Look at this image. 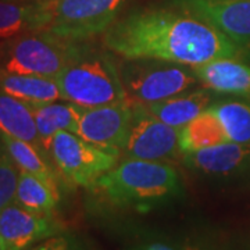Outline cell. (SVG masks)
<instances>
[{
	"mask_svg": "<svg viewBox=\"0 0 250 250\" xmlns=\"http://www.w3.org/2000/svg\"><path fill=\"white\" fill-rule=\"evenodd\" d=\"M103 42L125 60H161L189 67L245 56L217 28L175 4L135 10L108 29Z\"/></svg>",
	"mask_w": 250,
	"mask_h": 250,
	"instance_id": "obj_1",
	"label": "cell"
},
{
	"mask_svg": "<svg viewBox=\"0 0 250 250\" xmlns=\"http://www.w3.org/2000/svg\"><path fill=\"white\" fill-rule=\"evenodd\" d=\"M93 188L110 205L141 210L167 203L182 193L181 177L174 166L129 157L118 161Z\"/></svg>",
	"mask_w": 250,
	"mask_h": 250,
	"instance_id": "obj_2",
	"label": "cell"
},
{
	"mask_svg": "<svg viewBox=\"0 0 250 250\" xmlns=\"http://www.w3.org/2000/svg\"><path fill=\"white\" fill-rule=\"evenodd\" d=\"M86 42L68 41L49 31H36L0 41V74L56 78L86 53Z\"/></svg>",
	"mask_w": 250,
	"mask_h": 250,
	"instance_id": "obj_3",
	"label": "cell"
},
{
	"mask_svg": "<svg viewBox=\"0 0 250 250\" xmlns=\"http://www.w3.org/2000/svg\"><path fill=\"white\" fill-rule=\"evenodd\" d=\"M62 100L81 107L129 102L120 68L108 53L90 47L56 78Z\"/></svg>",
	"mask_w": 250,
	"mask_h": 250,
	"instance_id": "obj_4",
	"label": "cell"
},
{
	"mask_svg": "<svg viewBox=\"0 0 250 250\" xmlns=\"http://www.w3.org/2000/svg\"><path fill=\"white\" fill-rule=\"evenodd\" d=\"M131 0H45L49 25L45 31L54 35L86 42L106 34L120 20Z\"/></svg>",
	"mask_w": 250,
	"mask_h": 250,
	"instance_id": "obj_5",
	"label": "cell"
},
{
	"mask_svg": "<svg viewBox=\"0 0 250 250\" xmlns=\"http://www.w3.org/2000/svg\"><path fill=\"white\" fill-rule=\"evenodd\" d=\"M128 100L134 104H153L196 86L189 65L161 60H126L120 70Z\"/></svg>",
	"mask_w": 250,
	"mask_h": 250,
	"instance_id": "obj_6",
	"label": "cell"
},
{
	"mask_svg": "<svg viewBox=\"0 0 250 250\" xmlns=\"http://www.w3.org/2000/svg\"><path fill=\"white\" fill-rule=\"evenodd\" d=\"M47 152L60 178L82 188H93L121 156L86 142L70 131L56 132Z\"/></svg>",
	"mask_w": 250,
	"mask_h": 250,
	"instance_id": "obj_7",
	"label": "cell"
},
{
	"mask_svg": "<svg viewBox=\"0 0 250 250\" xmlns=\"http://www.w3.org/2000/svg\"><path fill=\"white\" fill-rule=\"evenodd\" d=\"M179 134L181 128H174L160 121L147 111L146 106L134 104V117L123 154L139 160H172L182 154Z\"/></svg>",
	"mask_w": 250,
	"mask_h": 250,
	"instance_id": "obj_8",
	"label": "cell"
},
{
	"mask_svg": "<svg viewBox=\"0 0 250 250\" xmlns=\"http://www.w3.org/2000/svg\"><path fill=\"white\" fill-rule=\"evenodd\" d=\"M132 117L134 103L131 102L82 107L74 134L104 150L123 154Z\"/></svg>",
	"mask_w": 250,
	"mask_h": 250,
	"instance_id": "obj_9",
	"label": "cell"
},
{
	"mask_svg": "<svg viewBox=\"0 0 250 250\" xmlns=\"http://www.w3.org/2000/svg\"><path fill=\"white\" fill-rule=\"evenodd\" d=\"M217 28L242 52L250 54V0H172Z\"/></svg>",
	"mask_w": 250,
	"mask_h": 250,
	"instance_id": "obj_10",
	"label": "cell"
},
{
	"mask_svg": "<svg viewBox=\"0 0 250 250\" xmlns=\"http://www.w3.org/2000/svg\"><path fill=\"white\" fill-rule=\"evenodd\" d=\"M62 231L54 215L38 214L13 202L0 213V250H28Z\"/></svg>",
	"mask_w": 250,
	"mask_h": 250,
	"instance_id": "obj_11",
	"label": "cell"
},
{
	"mask_svg": "<svg viewBox=\"0 0 250 250\" xmlns=\"http://www.w3.org/2000/svg\"><path fill=\"white\" fill-rule=\"evenodd\" d=\"M188 168L213 177H229L250 170V143L225 142L182 154Z\"/></svg>",
	"mask_w": 250,
	"mask_h": 250,
	"instance_id": "obj_12",
	"label": "cell"
},
{
	"mask_svg": "<svg viewBox=\"0 0 250 250\" xmlns=\"http://www.w3.org/2000/svg\"><path fill=\"white\" fill-rule=\"evenodd\" d=\"M203 88L250 99V65L235 57H218L192 67Z\"/></svg>",
	"mask_w": 250,
	"mask_h": 250,
	"instance_id": "obj_13",
	"label": "cell"
},
{
	"mask_svg": "<svg viewBox=\"0 0 250 250\" xmlns=\"http://www.w3.org/2000/svg\"><path fill=\"white\" fill-rule=\"evenodd\" d=\"M49 14L45 0H0V41L28 32L45 31Z\"/></svg>",
	"mask_w": 250,
	"mask_h": 250,
	"instance_id": "obj_14",
	"label": "cell"
},
{
	"mask_svg": "<svg viewBox=\"0 0 250 250\" xmlns=\"http://www.w3.org/2000/svg\"><path fill=\"white\" fill-rule=\"evenodd\" d=\"M211 102V93L207 89L187 90L175 96L147 104V111L156 118L174 128H182L203 113Z\"/></svg>",
	"mask_w": 250,
	"mask_h": 250,
	"instance_id": "obj_15",
	"label": "cell"
},
{
	"mask_svg": "<svg viewBox=\"0 0 250 250\" xmlns=\"http://www.w3.org/2000/svg\"><path fill=\"white\" fill-rule=\"evenodd\" d=\"M27 104L34 114L36 128L46 152L49 150L50 142L56 132L59 131H70L72 134L75 132L77 121L82 110L81 106H77L67 100H64L62 103H57L56 100L47 103H27Z\"/></svg>",
	"mask_w": 250,
	"mask_h": 250,
	"instance_id": "obj_16",
	"label": "cell"
},
{
	"mask_svg": "<svg viewBox=\"0 0 250 250\" xmlns=\"http://www.w3.org/2000/svg\"><path fill=\"white\" fill-rule=\"evenodd\" d=\"M0 134L32 143L46 152L29 106L3 90H0Z\"/></svg>",
	"mask_w": 250,
	"mask_h": 250,
	"instance_id": "obj_17",
	"label": "cell"
},
{
	"mask_svg": "<svg viewBox=\"0 0 250 250\" xmlns=\"http://www.w3.org/2000/svg\"><path fill=\"white\" fill-rule=\"evenodd\" d=\"M0 142L4 146V149L7 150L13 161L17 164L20 171L32 174L59 190L60 175L49 161L47 159L49 154L45 150L36 147L32 143L21 141L6 134H0Z\"/></svg>",
	"mask_w": 250,
	"mask_h": 250,
	"instance_id": "obj_18",
	"label": "cell"
},
{
	"mask_svg": "<svg viewBox=\"0 0 250 250\" xmlns=\"http://www.w3.org/2000/svg\"><path fill=\"white\" fill-rule=\"evenodd\" d=\"M231 142L220 118L207 107L189 124L181 128L179 147L182 154L193 153L220 143Z\"/></svg>",
	"mask_w": 250,
	"mask_h": 250,
	"instance_id": "obj_19",
	"label": "cell"
},
{
	"mask_svg": "<svg viewBox=\"0 0 250 250\" xmlns=\"http://www.w3.org/2000/svg\"><path fill=\"white\" fill-rule=\"evenodd\" d=\"M0 90L25 103H47L62 100L57 82L50 77L0 74Z\"/></svg>",
	"mask_w": 250,
	"mask_h": 250,
	"instance_id": "obj_20",
	"label": "cell"
},
{
	"mask_svg": "<svg viewBox=\"0 0 250 250\" xmlns=\"http://www.w3.org/2000/svg\"><path fill=\"white\" fill-rule=\"evenodd\" d=\"M60 200V190L25 171H20L14 203L38 214L54 215Z\"/></svg>",
	"mask_w": 250,
	"mask_h": 250,
	"instance_id": "obj_21",
	"label": "cell"
},
{
	"mask_svg": "<svg viewBox=\"0 0 250 250\" xmlns=\"http://www.w3.org/2000/svg\"><path fill=\"white\" fill-rule=\"evenodd\" d=\"M210 110L220 118L231 142L250 143V104L238 100H225Z\"/></svg>",
	"mask_w": 250,
	"mask_h": 250,
	"instance_id": "obj_22",
	"label": "cell"
},
{
	"mask_svg": "<svg viewBox=\"0 0 250 250\" xmlns=\"http://www.w3.org/2000/svg\"><path fill=\"white\" fill-rule=\"evenodd\" d=\"M18 170L17 164L0 142V213L16 199L20 177Z\"/></svg>",
	"mask_w": 250,
	"mask_h": 250,
	"instance_id": "obj_23",
	"label": "cell"
},
{
	"mask_svg": "<svg viewBox=\"0 0 250 250\" xmlns=\"http://www.w3.org/2000/svg\"><path fill=\"white\" fill-rule=\"evenodd\" d=\"M31 250H83L80 242L75 238L68 236V235H54L50 236L45 241L36 243L35 246H32Z\"/></svg>",
	"mask_w": 250,
	"mask_h": 250,
	"instance_id": "obj_24",
	"label": "cell"
},
{
	"mask_svg": "<svg viewBox=\"0 0 250 250\" xmlns=\"http://www.w3.org/2000/svg\"><path fill=\"white\" fill-rule=\"evenodd\" d=\"M128 250H185V245L184 246H178L170 242L164 241H149L138 243Z\"/></svg>",
	"mask_w": 250,
	"mask_h": 250,
	"instance_id": "obj_25",
	"label": "cell"
},
{
	"mask_svg": "<svg viewBox=\"0 0 250 250\" xmlns=\"http://www.w3.org/2000/svg\"><path fill=\"white\" fill-rule=\"evenodd\" d=\"M185 250H203L199 246H195V245H185Z\"/></svg>",
	"mask_w": 250,
	"mask_h": 250,
	"instance_id": "obj_26",
	"label": "cell"
},
{
	"mask_svg": "<svg viewBox=\"0 0 250 250\" xmlns=\"http://www.w3.org/2000/svg\"><path fill=\"white\" fill-rule=\"evenodd\" d=\"M28 250H31V249H28Z\"/></svg>",
	"mask_w": 250,
	"mask_h": 250,
	"instance_id": "obj_27",
	"label": "cell"
}]
</instances>
